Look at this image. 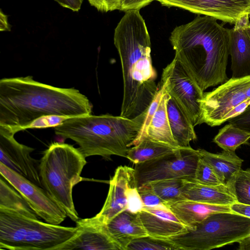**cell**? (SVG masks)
Segmentation results:
<instances>
[{
	"label": "cell",
	"mask_w": 250,
	"mask_h": 250,
	"mask_svg": "<svg viewBox=\"0 0 250 250\" xmlns=\"http://www.w3.org/2000/svg\"><path fill=\"white\" fill-rule=\"evenodd\" d=\"M93 105L74 87L45 84L32 76L0 80V125L16 134L46 115L72 118L91 115Z\"/></svg>",
	"instance_id": "obj_1"
},
{
	"label": "cell",
	"mask_w": 250,
	"mask_h": 250,
	"mask_svg": "<svg viewBox=\"0 0 250 250\" xmlns=\"http://www.w3.org/2000/svg\"><path fill=\"white\" fill-rule=\"evenodd\" d=\"M123 79L121 116L133 119L147 109L158 90L152 66L151 42L140 10L125 12L114 34Z\"/></svg>",
	"instance_id": "obj_2"
},
{
	"label": "cell",
	"mask_w": 250,
	"mask_h": 250,
	"mask_svg": "<svg viewBox=\"0 0 250 250\" xmlns=\"http://www.w3.org/2000/svg\"><path fill=\"white\" fill-rule=\"evenodd\" d=\"M169 41L179 60L203 91L229 80L230 29L217 19L198 16L176 26Z\"/></svg>",
	"instance_id": "obj_3"
},
{
	"label": "cell",
	"mask_w": 250,
	"mask_h": 250,
	"mask_svg": "<svg viewBox=\"0 0 250 250\" xmlns=\"http://www.w3.org/2000/svg\"><path fill=\"white\" fill-rule=\"evenodd\" d=\"M147 110L133 119L110 114L88 115L69 118L54 127L55 134L70 139L85 157L112 155L126 157L134 145L146 119Z\"/></svg>",
	"instance_id": "obj_4"
},
{
	"label": "cell",
	"mask_w": 250,
	"mask_h": 250,
	"mask_svg": "<svg viewBox=\"0 0 250 250\" xmlns=\"http://www.w3.org/2000/svg\"><path fill=\"white\" fill-rule=\"evenodd\" d=\"M86 157L78 148L63 142H54L43 152L39 165L42 188L75 222L80 218L72 198L73 187L83 180Z\"/></svg>",
	"instance_id": "obj_5"
},
{
	"label": "cell",
	"mask_w": 250,
	"mask_h": 250,
	"mask_svg": "<svg viewBox=\"0 0 250 250\" xmlns=\"http://www.w3.org/2000/svg\"><path fill=\"white\" fill-rule=\"evenodd\" d=\"M77 230L0 208V250H55Z\"/></svg>",
	"instance_id": "obj_6"
},
{
	"label": "cell",
	"mask_w": 250,
	"mask_h": 250,
	"mask_svg": "<svg viewBox=\"0 0 250 250\" xmlns=\"http://www.w3.org/2000/svg\"><path fill=\"white\" fill-rule=\"evenodd\" d=\"M250 235V217L233 211L210 214L183 233L166 239L179 250H209L238 242Z\"/></svg>",
	"instance_id": "obj_7"
},
{
	"label": "cell",
	"mask_w": 250,
	"mask_h": 250,
	"mask_svg": "<svg viewBox=\"0 0 250 250\" xmlns=\"http://www.w3.org/2000/svg\"><path fill=\"white\" fill-rule=\"evenodd\" d=\"M201 158L198 149L190 146L179 147L161 157L135 164L137 188L151 182L181 178L194 182L195 174Z\"/></svg>",
	"instance_id": "obj_8"
},
{
	"label": "cell",
	"mask_w": 250,
	"mask_h": 250,
	"mask_svg": "<svg viewBox=\"0 0 250 250\" xmlns=\"http://www.w3.org/2000/svg\"><path fill=\"white\" fill-rule=\"evenodd\" d=\"M250 99V76L231 78L211 91L204 92L201 101V124L218 126L229 120L230 112Z\"/></svg>",
	"instance_id": "obj_9"
},
{
	"label": "cell",
	"mask_w": 250,
	"mask_h": 250,
	"mask_svg": "<svg viewBox=\"0 0 250 250\" xmlns=\"http://www.w3.org/2000/svg\"><path fill=\"white\" fill-rule=\"evenodd\" d=\"M161 84L184 109L193 126L201 124V101L204 91L175 57L163 69Z\"/></svg>",
	"instance_id": "obj_10"
},
{
	"label": "cell",
	"mask_w": 250,
	"mask_h": 250,
	"mask_svg": "<svg viewBox=\"0 0 250 250\" xmlns=\"http://www.w3.org/2000/svg\"><path fill=\"white\" fill-rule=\"evenodd\" d=\"M0 175L26 200L36 214L46 222L59 225L67 216L45 190L0 163Z\"/></svg>",
	"instance_id": "obj_11"
},
{
	"label": "cell",
	"mask_w": 250,
	"mask_h": 250,
	"mask_svg": "<svg viewBox=\"0 0 250 250\" xmlns=\"http://www.w3.org/2000/svg\"><path fill=\"white\" fill-rule=\"evenodd\" d=\"M15 134L0 125V163L42 188L39 163L30 155L35 149L19 143Z\"/></svg>",
	"instance_id": "obj_12"
},
{
	"label": "cell",
	"mask_w": 250,
	"mask_h": 250,
	"mask_svg": "<svg viewBox=\"0 0 250 250\" xmlns=\"http://www.w3.org/2000/svg\"><path fill=\"white\" fill-rule=\"evenodd\" d=\"M76 223V233L55 250H120L108 233L106 225L93 217L79 219Z\"/></svg>",
	"instance_id": "obj_13"
},
{
	"label": "cell",
	"mask_w": 250,
	"mask_h": 250,
	"mask_svg": "<svg viewBox=\"0 0 250 250\" xmlns=\"http://www.w3.org/2000/svg\"><path fill=\"white\" fill-rule=\"evenodd\" d=\"M137 186L134 168L120 166L109 181L107 197L101 211L93 218L106 225L113 218L127 209V191Z\"/></svg>",
	"instance_id": "obj_14"
},
{
	"label": "cell",
	"mask_w": 250,
	"mask_h": 250,
	"mask_svg": "<svg viewBox=\"0 0 250 250\" xmlns=\"http://www.w3.org/2000/svg\"><path fill=\"white\" fill-rule=\"evenodd\" d=\"M143 225L149 236L166 239L184 232L183 224L167 206L145 208L138 212Z\"/></svg>",
	"instance_id": "obj_15"
},
{
	"label": "cell",
	"mask_w": 250,
	"mask_h": 250,
	"mask_svg": "<svg viewBox=\"0 0 250 250\" xmlns=\"http://www.w3.org/2000/svg\"><path fill=\"white\" fill-rule=\"evenodd\" d=\"M106 227L120 250H126L128 245L133 239L148 235L138 213L126 209L116 215Z\"/></svg>",
	"instance_id": "obj_16"
},
{
	"label": "cell",
	"mask_w": 250,
	"mask_h": 250,
	"mask_svg": "<svg viewBox=\"0 0 250 250\" xmlns=\"http://www.w3.org/2000/svg\"><path fill=\"white\" fill-rule=\"evenodd\" d=\"M185 199L210 205L230 206L236 202L229 188L223 184L208 186L188 181L183 192Z\"/></svg>",
	"instance_id": "obj_17"
},
{
	"label": "cell",
	"mask_w": 250,
	"mask_h": 250,
	"mask_svg": "<svg viewBox=\"0 0 250 250\" xmlns=\"http://www.w3.org/2000/svg\"><path fill=\"white\" fill-rule=\"evenodd\" d=\"M232 78L250 76V37L245 28L230 29Z\"/></svg>",
	"instance_id": "obj_18"
},
{
	"label": "cell",
	"mask_w": 250,
	"mask_h": 250,
	"mask_svg": "<svg viewBox=\"0 0 250 250\" xmlns=\"http://www.w3.org/2000/svg\"><path fill=\"white\" fill-rule=\"evenodd\" d=\"M167 205L179 220L188 228H192L212 213L232 211L230 206L210 205L187 200Z\"/></svg>",
	"instance_id": "obj_19"
},
{
	"label": "cell",
	"mask_w": 250,
	"mask_h": 250,
	"mask_svg": "<svg viewBox=\"0 0 250 250\" xmlns=\"http://www.w3.org/2000/svg\"><path fill=\"white\" fill-rule=\"evenodd\" d=\"M167 110L171 131L178 146H189V143L197 139L194 126L184 109L169 94Z\"/></svg>",
	"instance_id": "obj_20"
},
{
	"label": "cell",
	"mask_w": 250,
	"mask_h": 250,
	"mask_svg": "<svg viewBox=\"0 0 250 250\" xmlns=\"http://www.w3.org/2000/svg\"><path fill=\"white\" fill-rule=\"evenodd\" d=\"M165 87V86H164ZM168 94L165 88L159 104L145 129L137 139L135 145L145 137L167 144L173 147H179L175 141L170 127L167 110V101Z\"/></svg>",
	"instance_id": "obj_21"
},
{
	"label": "cell",
	"mask_w": 250,
	"mask_h": 250,
	"mask_svg": "<svg viewBox=\"0 0 250 250\" xmlns=\"http://www.w3.org/2000/svg\"><path fill=\"white\" fill-rule=\"evenodd\" d=\"M198 150L201 158L212 168L223 185L227 186L242 169L243 160L235 152L223 150L213 153Z\"/></svg>",
	"instance_id": "obj_22"
},
{
	"label": "cell",
	"mask_w": 250,
	"mask_h": 250,
	"mask_svg": "<svg viewBox=\"0 0 250 250\" xmlns=\"http://www.w3.org/2000/svg\"><path fill=\"white\" fill-rule=\"evenodd\" d=\"M177 148L145 137L137 145L129 148L126 158L137 164L161 157L174 151Z\"/></svg>",
	"instance_id": "obj_23"
},
{
	"label": "cell",
	"mask_w": 250,
	"mask_h": 250,
	"mask_svg": "<svg viewBox=\"0 0 250 250\" xmlns=\"http://www.w3.org/2000/svg\"><path fill=\"white\" fill-rule=\"evenodd\" d=\"M7 181L0 178V208L12 210L28 217L38 219L21 195Z\"/></svg>",
	"instance_id": "obj_24"
},
{
	"label": "cell",
	"mask_w": 250,
	"mask_h": 250,
	"mask_svg": "<svg viewBox=\"0 0 250 250\" xmlns=\"http://www.w3.org/2000/svg\"><path fill=\"white\" fill-rule=\"evenodd\" d=\"M188 180L176 178L161 180L148 183L155 193L167 204L185 200L183 192Z\"/></svg>",
	"instance_id": "obj_25"
},
{
	"label": "cell",
	"mask_w": 250,
	"mask_h": 250,
	"mask_svg": "<svg viewBox=\"0 0 250 250\" xmlns=\"http://www.w3.org/2000/svg\"><path fill=\"white\" fill-rule=\"evenodd\" d=\"M250 139V133L229 123L219 130L213 142L223 150L235 152L237 147L246 144Z\"/></svg>",
	"instance_id": "obj_26"
},
{
	"label": "cell",
	"mask_w": 250,
	"mask_h": 250,
	"mask_svg": "<svg viewBox=\"0 0 250 250\" xmlns=\"http://www.w3.org/2000/svg\"><path fill=\"white\" fill-rule=\"evenodd\" d=\"M227 186L236 203L250 206V168L240 169Z\"/></svg>",
	"instance_id": "obj_27"
},
{
	"label": "cell",
	"mask_w": 250,
	"mask_h": 250,
	"mask_svg": "<svg viewBox=\"0 0 250 250\" xmlns=\"http://www.w3.org/2000/svg\"><path fill=\"white\" fill-rule=\"evenodd\" d=\"M177 250L178 248L166 239L146 235L132 240L126 250Z\"/></svg>",
	"instance_id": "obj_28"
},
{
	"label": "cell",
	"mask_w": 250,
	"mask_h": 250,
	"mask_svg": "<svg viewBox=\"0 0 250 250\" xmlns=\"http://www.w3.org/2000/svg\"><path fill=\"white\" fill-rule=\"evenodd\" d=\"M194 182L208 186L223 184L212 168L201 157L195 171Z\"/></svg>",
	"instance_id": "obj_29"
},
{
	"label": "cell",
	"mask_w": 250,
	"mask_h": 250,
	"mask_svg": "<svg viewBox=\"0 0 250 250\" xmlns=\"http://www.w3.org/2000/svg\"><path fill=\"white\" fill-rule=\"evenodd\" d=\"M138 189L144 208L167 206V204L155 193L148 184L144 185Z\"/></svg>",
	"instance_id": "obj_30"
},
{
	"label": "cell",
	"mask_w": 250,
	"mask_h": 250,
	"mask_svg": "<svg viewBox=\"0 0 250 250\" xmlns=\"http://www.w3.org/2000/svg\"><path fill=\"white\" fill-rule=\"evenodd\" d=\"M70 118L67 116L59 115H46L34 120L26 126L24 130L29 128H43L55 127L62 124L64 121Z\"/></svg>",
	"instance_id": "obj_31"
},
{
	"label": "cell",
	"mask_w": 250,
	"mask_h": 250,
	"mask_svg": "<svg viewBox=\"0 0 250 250\" xmlns=\"http://www.w3.org/2000/svg\"><path fill=\"white\" fill-rule=\"evenodd\" d=\"M144 206L137 186L130 187L127 191V209L133 213H138Z\"/></svg>",
	"instance_id": "obj_32"
},
{
	"label": "cell",
	"mask_w": 250,
	"mask_h": 250,
	"mask_svg": "<svg viewBox=\"0 0 250 250\" xmlns=\"http://www.w3.org/2000/svg\"><path fill=\"white\" fill-rule=\"evenodd\" d=\"M228 122L250 133V104L241 113L230 118Z\"/></svg>",
	"instance_id": "obj_33"
},
{
	"label": "cell",
	"mask_w": 250,
	"mask_h": 250,
	"mask_svg": "<svg viewBox=\"0 0 250 250\" xmlns=\"http://www.w3.org/2000/svg\"><path fill=\"white\" fill-rule=\"evenodd\" d=\"M90 4L103 12L112 11L119 9V0H88Z\"/></svg>",
	"instance_id": "obj_34"
},
{
	"label": "cell",
	"mask_w": 250,
	"mask_h": 250,
	"mask_svg": "<svg viewBox=\"0 0 250 250\" xmlns=\"http://www.w3.org/2000/svg\"><path fill=\"white\" fill-rule=\"evenodd\" d=\"M155 0H119V10L126 12L140 10Z\"/></svg>",
	"instance_id": "obj_35"
},
{
	"label": "cell",
	"mask_w": 250,
	"mask_h": 250,
	"mask_svg": "<svg viewBox=\"0 0 250 250\" xmlns=\"http://www.w3.org/2000/svg\"><path fill=\"white\" fill-rule=\"evenodd\" d=\"M61 6L74 12H78L81 8L83 0H54Z\"/></svg>",
	"instance_id": "obj_36"
},
{
	"label": "cell",
	"mask_w": 250,
	"mask_h": 250,
	"mask_svg": "<svg viewBox=\"0 0 250 250\" xmlns=\"http://www.w3.org/2000/svg\"><path fill=\"white\" fill-rule=\"evenodd\" d=\"M232 211L240 214L250 217V206L238 203H235L230 205Z\"/></svg>",
	"instance_id": "obj_37"
},
{
	"label": "cell",
	"mask_w": 250,
	"mask_h": 250,
	"mask_svg": "<svg viewBox=\"0 0 250 250\" xmlns=\"http://www.w3.org/2000/svg\"><path fill=\"white\" fill-rule=\"evenodd\" d=\"M249 14H245L241 16L234 23V28H246L250 25Z\"/></svg>",
	"instance_id": "obj_38"
},
{
	"label": "cell",
	"mask_w": 250,
	"mask_h": 250,
	"mask_svg": "<svg viewBox=\"0 0 250 250\" xmlns=\"http://www.w3.org/2000/svg\"><path fill=\"white\" fill-rule=\"evenodd\" d=\"M239 250H250V235L238 242Z\"/></svg>",
	"instance_id": "obj_39"
},
{
	"label": "cell",
	"mask_w": 250,
	"mask_h": 250,
	"mask_svg": "<svg viewBox=\"0 0 250 250\" xmlns=\"http://www.w3.org/2000/svg\"><path fill=\"white\" fill-rule=\"evenodd\" d=\"M246 31L250 37V25L245 28Z\"/></svg>",
	"instance_id": "obj_40"
}]
</instances>
